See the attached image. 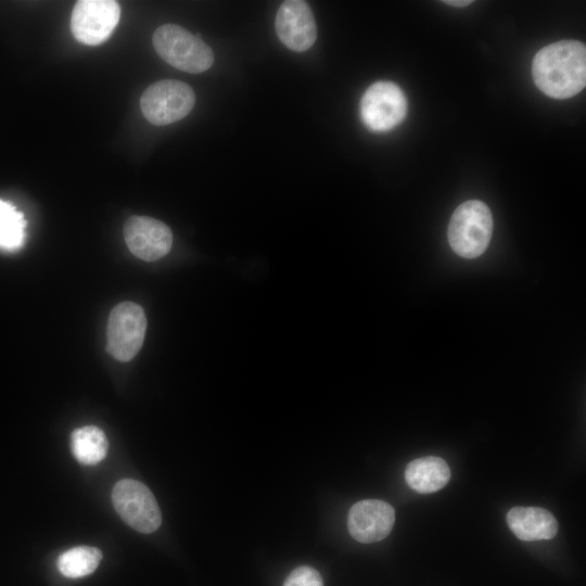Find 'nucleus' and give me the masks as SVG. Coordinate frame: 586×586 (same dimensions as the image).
<instances>
[{
    "label": "nucleus",
    "instance_id": "1",
    "mask_svg": "<svg viewBox=\"0 0 586 586\" xmlns=\"http://www.w3.org/2000/svg\"><path fill=\"white\" fill-rule=\"evenodd\" d=\"M536 86L548 97L568 99L586 85V48L576 40H561L540 49L532 63Z\"/></svg>",
    "mask_w": 586,
    "mask_h": 586
},
{
    "label": "nucleus",
    "instance_id": "2",
    "mask_svg": "<svg viewBox=\"0 0 586 586\" xmlns=\"http://www.w3.org/2000/svg\"><path fill=\"white\" fill-rule=\"evenodd\" d=\"M156 53L173 67L199 74L214 63L212 49L199 37L176 24L160 26L152 37Z\"/></svg>",
    "mask_w": 586,
    "mask_h": 586
},
{
    "label": "nucleus",
    "instance_id": "3",
    "mask_svg": "<svg viewBox=\"0 0 586 586\" xmlns=\"http://www.w3.org/2000/svg\"><path fill=\"white\" fill-rule=\"evenodd\" d=\"M493 233V217L488 206L477 200L460 204L448 225V241L456 254L475 258L487 249Z\"/></svg>",
    "mask_w": 586,
    "mask_h": 586
},
{
    "label": "nucleus",
    "instance_id": "4",
    "mask_svg": "<svg viewBox=\"0 0 586 586\" xmlns=\"http://www.w3.org/2000/svg\"><path fill=\"white\" fill-rule=\"evenodd\" d=\"M195 104V93L186 82L165 79L150 85L142 93L143 116L155 126H165L186 117Z\"/></svg>",
    "mask_w": 586,
    "mask_h": 586
},
{
    "label": "nucleus",
    "instance_id": "5",
    "mask_svg": "<svg viewBox=\"0 0 586 586\" xmlns=\"http://www.w3.org/2000/svg\"><path fill=\"white\" fill-rule=\"evenodd\" d=\"M112 501L120 518L140 533H152L162 523L154 495L139 481L124 479L117 482L112 492Z\"/></svg>",
    "mask_w": 586,
    "mask_h": 586
},
{
    "label": "nucleus",
    "instance_id": "6",
    "mask_svg": "<svg viewBox=\"0 0 586 586\" xmlns=\"http://www.w3.org/2000/svg\"><path fill=\"white\" fill-rule=\"evenodd\" d=\"M146 331L143 308L133 302H122L111 311L106 349L119 361H129L142 347Z\"/></svg>",
    "mask_w": 586,
    "mask_h": 586
},
{
    "label": "nucleus",
    "instance_id": "7",
    "mask_svg": "<svg viewBox=\"0 0 586 586\" xmlns=\"http://www.w3.org/2000/svg\"><path fill=\"white\" fill-rule=\"evenodd\" d=\"M120 7L114 0H79L71 16L74 38L87 46H98L109 39L118 24Z\"/></svg>",
    "mask_w": 586,
    "mask_h": 586
},
{
    "label": "nucleus",
    "instance_id": "8",
    "mask_svg": "<svg viewBox=\"0 0 586 586\" xmlns=\"http://www.w3.org/2000/svg\"><path fill=\"white\" fill-rule=\"evenodd\" d=\"M407 114V100L402 89L391 81L371 85L360 101L364 124L373 131L396 127Z\"/></svg>",
    "mask_w": 586,
    "mask_h": 586
},
{
    "label": "nucleus",
    "instance_id": "9",
    "mask_svg": "<svg viewBox=\"0 0 586 586\" xmlns=\"http://www.w3.org/2000/svg\"><path fill=\"white\" fill-rule=\"evenodd\" d=\"M124 238L129 251L145 262L164 257L173 244L170 228L148 216H130L124 226Z\"/></svg>",
    "mask_w": 586,
    "mask_h": 586
},
{
    "label": "nucleus",
    "instance_id": "10",
    "mask_svg": "<svg viewBox=\"0 0 586 586\" xmlns=\"http://www.w3.org/2000/svg\"><path fill=\"white\" fill-rule=\"evenodd\" d=\"M275 27L281 42L289 49L303 52L317 39V26L307 2L289 0L278 9Z\"/></svg>",
    "mask_w": 586,
    "mask_h": 586
},
{
    "label": "nucleus",
    "instance_id": "11",
    "mask_svg": "<svg viewBox=\"0 0 586 586\" xmlns=\"http://www.w3.org/2000/svg\"><path fill=\"white\" fill-rule=\"evenodd\" d=\"M395 522L393 507L379 499L360 500L352 506L347 515L348 532L359 543L384 539Z\"/></svg>",
    "mask_w": 586,
    "mask_h": 586
},
{
    "label": "nucleus",
    "instance_id": "12",
    "mask_svg": "<svg viewBox=\"0 0 586 586\" xmlns=\"http://www.w3.org/2000/svg\"><path fill=\"white\" fill-rule=\"evenodd\" d=\"M506 519L511 532L521 540L551 539L558 532L556 518L539 507H514Z\"/></svg>",
    "mask_w": 586,
    "mask_h": 586
},
{
    "label": "nucleus",
    "instance_id": "13",
    "mask_svg": "<svg viewBox=\"0 0 586 586\" xmlns=\"http://www.w3.org/2000/svg\"><path fill=\"white\" fill-rule=\"evenodd\" d=\"M405 479L409 487L420 494H430L443 488L450 479L446 461L438 457H422L408 463Z\"/></svg>",
    "mask_w": 586,
    "mask_h": 586
},
{
    "label": "nucleus",
    "instance_id": "14",
    "mask_svg": "<svg viewBox=\"0 0 586 586\" xmlns=\"http://www.w3.org/2000/svg\"><path fill=\"white\" fill-rule=\"evenodd\" d=\"M71 441L73 455L82 464H97L107 454V438L104 432L95 425H86L74 430Z\"/></svg>",
    "mask_w": 586,
    "mask_h": 586
},
{
    "label": "nucleus",
    "instance_id": "15",
    "mask_svg": "<svg viewBox=\"0 0 586 586\" xmlns=\"http://www.w3.org/2000/svg\"><path fill=\"white\" fill-rule=\"evenodd\" d=\"M102 559L99 548L77 546L63 552L56 561L61 574L68 578H79L94 572Z\"/></svg>",
    "mask_w": 586,
    "mask_h": 586
},
{
    "label": "nucleus",
    "instance_id": "16",
    "mask_svg": "<svg viewBox=\"0 0 586 586\" xmlns=\"http://www.w3.org/2000/svg\"><path fill=\"white\" fill-rule=\"evenodd\" d=\"M25 227L23 214L0 200V247L8 251L20 249L25 239Z\"/></svg>",
    "mask_w": 586,
    "mask_h": 586
},
{
    "label": "nucleus",
    "instance_id": "17",
    "mask_svg": "<svg viewBox=\"0 0 586 586\" xmlns=\"http://www.w3.org/2000/svg\"><path fill=\"white\" fill-rule=\"evenodd\" d=\"M283 586H323V582L317 570L302 565L289 574Z\"/></svg>",
    "mask_w": 586,
    "mask_h": 586
},
{
    "label": "nucleus",
    "instance_id": "18",
    "mask_svg": "<svg viewBox=\"0 0 586 586\" xmlns=\"http://www.w3.org/2000/svg\"><path fill=\"white\" fill-rule=\"evenodd\" d=\"M472 1H468V0H460V1H456V0H450V1H444V3L446 4H449V5H454V7H466L468 4H470Z\"/></svg>",
    "mask_w": 586,
    "mask_h": 586
}]
</instances>
